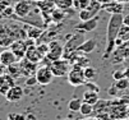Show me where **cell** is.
<instances>
[{"label":"cell","mask_w":129,"mask_h":120,"mask_svg":"<svg viewBox=\"0 0 129 120\" xmlns=\"http://www.w3.org/2000/svg\"><path fill=\"white\" fill-rule=\"evenodd\" d=\"M50 69L54 74V77H65L68 75L69 70H70V63L61 58L59 60H54L50 64Z\"/></svg>","instance_id":"3957f363"},{"label":"cell","mask_w":129,"mask_h":120,"mask_svg":"<svg viewBox=\"0 0 129 120\" xmlns=\"http://www.w3.org/2000/svg\"><path fill=\"white\" fill-rule=\"evenodd\" d=\"M99 22H100V15H96V17H93V18L89 19V21H86V22H82V23L77 24L76 26V31L78 33H82V35L83 33H87V32H92L97 27Z\"/></svg>","instance_id":"ba28073f"},{"label":"cell","mask_w":129,"mask_h":120,"mask_svg":"<svg viewBox=\"0 0 129 120\" xmlns=\"http://www.w3.org/2000/svg\"><path fill=\"white\" fill-rule=\"evenodd\" d=\"M115 2L121 3V4H126V3H129V0H115Z\"/></svg>","instance_id":"74e56055"},{"label":"cell","mask_w":129,"mask_h":120,"mask_svg":"<svg viewBox=\"0 0 129 120\" xmlns=\"http://www.w3.org/2000/svg\"><path fill=\"white\" fill-rule=\"evenodd\" d=\"M55 4L60 9H68L69 7L73 5V0H55Z\"/></svg>","instance_id":"d4e9b609"},{"label":"cell","mask_w":129,"mask_h":120,"mask_svg":"<svg viewBox=\"0 0 129 120\" xmlns=\"http://www.w3.org/2000/svg\"><path fill=\"white\" fill-rule=\"evenodd\" d=\"M64 18V13L61 10H54L52 12V21L54 22H60Z\"/></svg>","instance_id":"83f0119b"},{"label":"cell","mask_w":129,"mask_h":120,"mask_svg":"<svg viewBox=\"0 0 129 120\" xmlns=\"http://www.w3.org/2000/svg\"><path fill=\"white\" fill-rule=\"evenodd\" d=\"M9 49L14 53V55L17 56L18 61H19V60H22V59L26 56V51H27L28 46H27V44H26V40H15V41L9 46Z\"/></svg>","instance_id":"52a82bcc"},{"label":"cell","mask_w":129,"mask_h":120,"mask_svg":"<svg viewBox=\"0 0 129 120\" xmlns=\"http://www.w3.org/2000/svg\"><path fill=\"white\" fill-rule=\"evenodd\" d=\"M79 112L84 117H88L89 115H92V112H93V105H89V104H87V102H83L82 106H81Z\"/></svg>","instance_id":"603a6c76"},{"label":"cell","mask_w":129,"mask_h":120,"mask_svg":"<svg viewBox=\"0 0 129 120\" xmlns=\"http://www.w3.org/2000/svg\"><path fill=\"white\" fill-rule=\"evenodd\" d=\"M128 41H129V27L123 24L119 33H118V37L115 40V45L118 47V46H120V45H123L124 42H128Z\"/></svg>","instance_id":"e0dca14e"},{"label":"cell","mask_w":129,"mask_h":120,"mask_svg":"<svg viewBox=\"0 0 129 120\" xmlns=\"http://www.w3.org/2000/svg\"><path fill=\"white\" fill-rule=\"evenodd\" d=\"M0 61L5 66H9L10 64H14L15 61H18V59L10 49H5L3 51H0Z\"/></svg>","instance_id":"9a60e30c"},{"label":"cell","mask_w":129,"mask_h":120,"mask_svg":"<svg viewBox=\"0 0 129 120\" xmlns=\"http://www.w3.org/2000/svg\"><path fill=\"white\" fill-rule=\"evenodd\" d=\"M13 86H15V78H13L8 73L0 75V95L2 96H5Z\"/></svg>","instance_id":"30bf717a"},{"label":"cell","mask_w":129,"mask_h":120,"mask_svg":"<svg viewBox=\"0 0 129 120\" xmlns=\"http://www.w3.org/2000/svg\"><path fill=\"white\" fill-rule=\"evenodd\" d=\"M82 104H83V100H82V98L74 97V98H72V100L68 102V109H69L72 112H78V111L81 110Z\"/></svg>","instance_id":"44dd1931"},{"label":"cell","mask_w":129,"mask_h":120,"mask_svg":"<svg viewBox=\"0 0 129 120\" xmlns=\"http://www.w3.org/2000/svg\"><path fill=\"white\" fill-rule=\"evenodd\" d=\"M36 84H39L37 79H36V75L27 77V79H26V86L27 87H33V86H36Z\"/></svg>","instance_id":"f1b7e54d"},{"label":"cell","mask_w":129,"mask_h":120,"mask_svg":"<svg viewBox=\"0 0 129 120\" xmlns=\"http://www.w3.org/2000/svg\"><path fill=\"white\" fill-rule=\"evenodd\" d=\"M35 75H36V79H37V83L40 86H47L54 79V74H52V72L50 69V66H47V65L40 66Z\"/></svg>","instance_id":"277c9868"},{"label":"cell","mask_w":129,"mask_h":120,"mask_svg":"<svg viewBox=\"0 0 129 120\" xmlns=\"http://www.w3.org/2000/svg\"><path fill=\"white\" fill-rule=\"evenodd\" d=\"M83 37L82 33H77V35H72L69 36V38L67 40L65 45H64V54L65 53H73V51H77L78 46L83 42Z\"/></svg>","instance_id":"8992f818"},{"label":"cell","mask_w":129,"mask_h":120,"mask_svg":"<svg viewBox=\"0 0 129 120\" xmlns=\"http://www.w3.org/2000/svg\"><path fill=\"white\" fill-rule=\"evenodd\" d=\"M19 65H21V72H22V77H31L35 75L37 72V64H35L32 61H29L28 59L23 58L22 60H19Z\"/></svg>","instance_id":"9c48e42d"},{"label":"cell","mask_w":129,"mask_h":120,"mask_svg":"<svg viewBox=\"0 0 129 120\" xmlns=\"http://www.w3.org/2000/svg\"><path fill=\"white\" fill-rule=\"evenodd\" d=\"M96 46H97V42L95 38H88V40H84L77 49V51L79 54H91L96 50Z\"/></svg>","instance_id":"5bb4252c"},{"label":"cell","mask_w":129,"mask_h":120,"mask_svg":"<svg viewBox=\"0 0 129 120\" xmlns=\"http://www.w3.org/2000/svg\"><path fill=\"white\" fill-rule=\"evenodd\" d=\"M123 19H124V15L123 14H111L109 18V22H107V27H106V38H107V46H106V50H105V54H104V59L105 58H109L111 54H114V51L116 49V45H115V40L118 37V33L121 28V26L124 24L123 23Z\"/></svg>","instance_id":"6da1fadb"},{"label":"cell","mask_w":129,"mask_h":120,"mask_svg":"<svg viewBox=\"0 0 129 120\" xmlns=\"http://www.w3.org/2000/svg\"><path fill=\"white\" fill-rule=\"evenodd\" d=\"M118 91H119V90H118V88L115 87V86H114V84H113V86H111V87H110V88L107 90V92H109V95H111V96H116V93H118Z\"/></svg>","instance_id":"1f68e13d"},{"label":"cell","mask_w":129,"mask_h":120,"mask_svg":"<svg viewBox=\"0 0 129 120\" xmlns=\"http://www.w3.org/2000/svg\"><path fill=\"white\" fill-rule=\"evenodd\" d=\"M2 14H3V17H4V18H13V17L15 15L14 7H12V5H8V7L4 9V12H3Z\"/></svg>","instance_id":"484cf974"},{"label":"cell","mask_w":129,"mask_h":120,"mask_svg":"<svg viewBox=\"0 0 129 120\" xmlns=\"http://www.w3.org/2000/svg\"><path fill=\"white\" fill-rule=\"evenodd\" d=\"M102 9L106 10L107 13H110V14H123L124 4L118 3V2H115V0H114V2H111V3L102 5Z\"/></svg>","instance_id":"2e32d148"},{"label":"cell","mask_w":129,"mask_h":120,"mask_svg":"<svg viewBox=\"0 0 129 120\" xmlns=\"http://www.w3.org/2000/svg\"><path fill=\"white\" fill-rule=\"evenodd\" d=\"M64 55V45H61L59 41H50L49 42V53L46 58L50 61L59 60Z\"/></svg>","instance_id":"5b68a950"},{"label":"cell","mask_w":129,"mask_h":120,"mask_svg":"<svg viewBox=\"0 0 129 120\" xmlns=\"http://www.w3.org/2000/svg\"><path fill=\"white\" fill-rule=\"evenodd\" d=\"M86 86V88L88 91H95V92H100V87L99 86H96L95 83H92V82H88V83H84Z\"/></svg>","instance_id":"f546056e"},{"label":"cell","mask_w":129,"mask_h":120,"mask_svg":"<svg viewBox=\"0 0 129 120\" xmlns=\"http://www.w3.org/2000/svg\"><path fill=\"white\" fill-rule=\"evenodd\" d=\"M123 23H124L125 26H128V27H129V14L124 15V19H123Z\"/></svg>","instance_id":"d590c367"},{"label":"cell","mask_w":129,"mask_h":120,"mask_svg":"<svg viewBox=\"0 0 129 120\" xmlns=\"http://www.w3.org/2000/svg\"><path fill=\"white\" fill-rule=\"evenodd\" d=\"M28 2H29V0H28Z\"/></svg>","instance_id":"60d3db41"},{"label":"cell","mask_w":129,"mask_h":120,"mask_svg":"<svg viewBox=\"0 0 129 120\" xmlns=\"http://www.w3.org/2000/svg\"><path fill=\"white\" fill-rule=\"evenodd\" d=\"M26 120H37V117H36L33 114H27L26 115Z\"/></svg>","instance_id":"e575fe53"},{"label":"cell","mask_w":129,"mask_h":120,"mask_svg":"<svg viewBox=\"0 0 129 120\" xmlns=\"http://www.w3.org/2000/svg\"><path fill=\"white\" fill-rule=\"evenodd\" d=\"M7 73V66L4 64H2V61H0V75H3Z\"/></svg>","instance_id":"836d02e7"},{"label":"cell","mask_w":129,"mask_h":120,"mask_svg":"<svg viewBox=\"0 0 129 120\" xmlns=\"http://www.w3.org/2000/svg\"><path fill=\"white\" fill-rule=\"evenodd\" d=\"M24 96V90L21 87V86H13V87L8 91V93L5 95V98L7 101L9 102H17V101H19L22 100Z\"/></svg>","instance_id":"7c38bea8"},{"label":"cell","mask_w":129,"mask_h":120,"mask_svg":"<svg viewBox=\"0 0 129 120\" xmlns=\"http://www.w3.org/2000/svg\"><path fill=\"white\" fill-rule=\"evenodd\" d=\"M24 29H26V32H27V37H28V38H33V40H36V41H37V40L42 36V33H44V31H42L41 28L36 27V26H33V24L24 26Z\"/></svg>","instance_id":"ac0fdd59"},{"label":"cell","mask_w":129,"mask_h":120,"mask_svg":"<svg viewBox=\"0 0 129 120\" xmlns=\"http://www.w3.org/2000/svg\"><path fill=\"white\" fill-rule=\"evenodd\" d=\"M97 2L101 4V5H105V4H109V3H111L114 2V0H97Z\"/></svg>","instance_id":"8d00e7d4"},{"label":"cell","mask_w":129,"mask_h":120,"mask_svg":"<svg viewBox=\"0 0 129 120\" xmlns=\"http://www.w3.org/2000/svg\"><path fill=\"white\" fill-rule=\"evenodd\" d=\"M83 102H87L89 105H96L97 102L100 101V97H99V92H95V91H86L83 93V97H82Z\"/></svg>","instance_id":"d6986e66"},{"label":"cell","mask_w":129,"mask_h":120,"mask_svg":"<svg viewBox=\"0 0 129 120\" xmlns=\"http://www.w3.org/2000/svg\"><path fill=\"white\" fill-rule=\"evenodd\" d=\"M114 86L119 91H124V90H126L129 87V79L126 77L125 78H121V79H118V81H115Z\"/></svg>","instance_id":"cb8c5ba5"},{"label":"cell","mask_w":129,"mask_h":120,"mask_svg":"<svg viewBox=\"0 0 129 120\" xmlns=\"http://www.w3.org/2000/svg\"><path fill=\"white\" fill-rule=\"evenodd\" d=\"M113 77H114V79H115V81L121 79V78H125V70H114Z\"/></svg>","instance_id":"4dcf8cb0"},{"label":"cell","mask_w":129,"mask_h":120,"mask_svg":"<svg viewBox=\"0 0 129 120\" xmlns=\"http://www.w3.org/2000/svg\"><path fill=\"white\" fill-rule=\"evenodd\" d=\"M86 120H96V119H92V117H89V116H88V117H87Z\"/></svg>","instance_id":"ab89813d"},{"label":"cell","mask_w":129,"mask_h":120,"mask_svg":"<svg viewBox=\"0 0 129 120\" xmlns=\"http://www.w3.org/2000/svg\"><path fill=\"white\" fill-rule=\"evenodd\" d=\"M9 5V3L7 2V0H0V13H3L4 9Z\"/></svg>","instance_id":"d6a6232c"},{"label":"cell","mask_w":129,"mask_h":120,"mask_svg":"<svg viewBox=\"0 0 129 120\" xmlns=\"http://www.w3.org/2000/svg\"><path fill=\"white\" fill-rule=\"evenodd\" d=\"M7 73L10 74L13 78H21L22 77V72H21V65L19 61H15L14 64H10L9 66H7Z\"/></svg>","instance_id":"ffe728a7"},{"label":"cell","mask_w":129,"mask_h":120,"mask_svg":"<svg viewBox=\"0 0 129 120\" xmlns=\"http://www.w3.org/2000/svg\"><path fill=\"white\" fill-rule=\"evenodd\" d=\"M83 73H84V77L87 81H93L97 75V70L95 69V68H92V66H86L84 69H83Z\"/></svg>","instance_id":"7402d4cb"},{"label":"cell","mask_w":129,"mask_h":120,"mask_svg":"<svg viewBox=\"0 0 129 120\" xmlns=\"http://www.w3.org/2000/svg\"><path fill=\"white\" fill-rule=\"evenodd\" d=\"M24 58L28 59L29 61L35 63V64H39V63L42 61V59H44L45 56L41 55V53L39 51L37 46L33 45V46H29V47L27 49V51H26V56H24Z\"/></svg>","instance_id":"4fadbf2b"},{"label":"cell","mask_w":129,"mask_h":120,"mask_svg":"<svg viewBox=\"0 0 129 120\" xmlns=\"http://www.w3.org/2000/svg\"><path fill=\"white\" fill-rule=\"evenodd\" d=\"M126 116H129V105H128V107H126Z\"/></svg>","instance_id":"f35d334b"},{"label":"cell","mask_w":129,"mask_h":120,"mask_svg":"<svg viewBox=\"0 0 129 120\" xmlns=\"http://www.w3.org/2000/svg\"><path fill=\"white\" fill-rule=\"evenodd\" d=\"M31 9H32V7H31L28 0H19L14 5V12H15V15L18 18H24V17H27L31 13Z\"/></svg>","instance_id":"8fae6325"},{"label":"cell","mask_w":129,"mask_h":120,"mask_svg":"<svg viewBox=\"0 0 129 120\" xmlns=\"http://www.w3.org/2000/svg\"><path fill=\"white\" fill-rule=\"evenodd\" d=\"M7 120H26V115L24 114H17V112H10L8 114Z\"/></svg>","instance_id":"4316f807"},{"label":"cell","mask_w":129,"mask_h":120,"mask_svg":"<svg viewBox=\"0 0 129 120\" xmlns=\"http://www.w3.org/2000/svg\"><path fill=\"white\" fill-rule=\"evenodd\" d=\"M83 69L84 68H81L78 65H73V68L69 70L67 78H68V82L70 86H74V87H78V86H83L86 83V77H84V73H83Z\"/></svg>","instance_id":"7a4b0ae2"}]
</instances>
